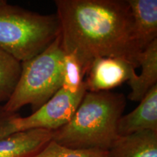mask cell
<instances>
[{"label":"cell","instance_id":"ba28073f","mask_svg":"<svg viewBox=\"0 0 157 157\" xmlns=\"http://www.w3.org/2000/svg\"><path fill=\"white\" fill-rule=\"evenodd\" d=\"M146 130L157 132V85L149 90L132 111L121 116L118 121V136Z\"/></svg>","mask_w":157,"mask_h":157},{"label":"cell","instance_id":"3957f363","mask_svg":"<svg viewBox=\"0 0 157 157\" xmlns=\"http://www.w3.org/2000/svg\"><path fill=\"white\" fill-rule=\"evenodd\" d=\"M59 33L56 14H39L0 0V48L21 63L42 52Z\"/></svg>","mask_w":157,"mask_h":157},{"label":"cell","instance_id":"8992f818","mask_svg":"<svg viewBox=\"0 0 157 157\" xmlns=\"http://www.w3.org/2000/svg\"><path fill=\"white\" fill-rule=\"evenodd\" d=\"M129 60L120 57H101L93 60L84 80L88 92L109 91L127 82L135 73Z\"/></svg>","mask_w":157,"mask_h":157},{"label":"cell","instance_id":"9c48e42d","mask_svg":"<svg viewBox=\"0 0 157 157\" xmlns=\"http://www.w3.org/2000/svg\"><path fill=\"white\" fill-rule=\"evenodd\" d=\"M132 17L133 31L142 52L157 39L156 0H127Z\"/></svg>","mask_w":157,"mask_h":157},{"label":"cell","instance_id":"7c38bea8","mask_svg":"<svg viewBox=\"0 0 157 157\" xmlns=\"http://www.w3.org/2000/svg\"><path fill=\"white\" fill-rule=\"evenodd\" d=\"M21 63L0 48V103H6L16 87Z\"/></svg>","mask_w":157,"mask_h":157},{"label":"cell","instance_id":"52a82bcc","mask_svg":"<svg viewBox=\"0 0 157 157\" xmlns=\"http://www.w3.org/2000/svg\"><path fill=\"white\" fill-rule=\"evenodd\" d=\"M53 132L32 129L0 139V157H32L52 140Z\"/></svg>","mask_w":157,"mask_h":157},{"label":"cell","instance_id":"8fae6325","mask_svg":"<svg viewBox=\"0 0 157 157\" xmlns=\"http://www.w3.org/2000/svg\"><path fill=\"white\" fill-rule=\"evenodd\" d=\"M108 151L109 157H157V132L146 130L118 136Z\"/></svg>","mask_w":157,"mask_h":157},{"label":"cell","instance_id":"6da1fadb","mask_svg":"<svg viewBox=\"0 0 157 157\" xmlns=\"http://www.w3.org/2000/svg\"><path fill=\"white\" fill-rule=\"evenodd\" d=\"M62 48L85 74L97 58L120 57L138 68L132 17L127 0H56Z\"/></svg>","mask_w":157,"mask_h":157},{"label":"cell","instance_id":"5b68a950","mask_svg":"<svg viewBox=\"0 0 157 157\" xmlns=\"http://www.w3.org/2000/svg\"><path fill=\"white\" fill-rule=\"evenodd\" d=\"M87 89L85 84L78 93H71L60 88L44 104L26 117L17 116L13 124L18 131L32 129H48L54 132L71 120Z\"/></svg>","mask_w":157,"mask_h":157},{"label":"cell","instance_id":"9a60e30c","mask_svg":"<svg viewBox=\"0 0 157 157\" xmlns=\"http://www.w3.org/2000/svg\"><path fill=\"white\" fill-rule=\"evenodd\" d=\"M17 116H18L17 113H0V139L17 132L13 124V120Z\"/></svg>","mask_w":157,"mask_h":157},{"label":"cell","instance_id":"2e32d148","mask_svg":"<svg viewBox=\"0 0 157 157\" xmlns=\"http://www.w3.org/2000/svg\"><path fill=\"white\" fill-rule=\"evenodd\" d=\"M2 112H3V111H2V106L0 105V113H2Z\"/></svg>","mask_w":157,"mask_h":157},{"label":"cell","instance_id":"5bb4252c","mask_svg":"<svg viewBox=\"0 0 157 157\" xmlns=\"http://www.w3.org/2000/svg\"><path fill=\"white\" fill-rule=\"evenodd\" d=\"M32 157H109L108 150L99 148H71L51 140Z\"/></svg>","mask_w":157,"mask_h":157},{"label":"cell","instance_id":"7a4b0ae2","mask_svg":"<svg viewBox=\"0 0 157 157\" xmlns=\"http://www.w3.org/2000/svg\"><path fill=\"white\" fill-rule=\"evenodd\" d=\"M126 104L123 94L87 91L71 120L54 131L52 140L71 148L109 150L118 137Z\"/></svg>","mask_w":157,"mask_h":157},{"label":"cell","instance_id":"277c9868","mask_svg":"<svg viewBox=\"0 0 157 157\" xmlns=\"http://www.w3.org/2000/svg\"><path fill=\"white\" fill-rule=\"evenodd\" d=\"M64 56L58 35L42 52L21 63L18 82L10 99L2 105L3 112L16 113L26 105L34 112L49 101L61 88Z\"/></svg>","mask_w":157,"mask_h":157},{"label":"cell","instance_id":"4fadbf2b","mask_svg":"<svg viewBox=\"0 0 157 157\" xmlns=\"http://www.w3.org/2000/svg\"><path fill=\"white\" fill-rule=\"evenodd\" d=\"M85 76L81 63L73 54L65 53L63 65L61 88L71 93H76L84 85Z\"/></svg>","mask_w":157,"mask_h":157},{"label":"cell","instance_id":"30bf717a","mask_svg":"<svg viewBox=\"0 0 157 157\" xmlns=\"http://www.w3.org/2000/svg\"><path fill=\"white\" fill-rule=\"evenodd\" d=\"M137 63L141 68L140 74L137 75L135 72L127 81L130 87L127 98L140 102L149 90L157 85V39L139 53Z\"/></svg>","mask_w":157,"mask_h":157}]
</instances>
